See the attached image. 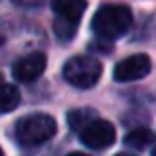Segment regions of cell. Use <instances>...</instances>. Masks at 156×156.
<instances>
[{"label": "cell", "mask_w": 156, "mask_h": 156, "mask_svg": "<svg viewBox=\"0 0 156 156\" xmlns=\"http://www.w3.org/2000/svg\"><path fill=\"white\" fill-rule=\"evenodd\" d=\"M133 24V12L122 4H107L97 10L93 16L91 28L99 38L103 40H115L126 34Z\"/></svg>", "instance_id": "6da1fadb"}, {"label": "cell", "mask_w": 156, "mask_h": 156, "mask_svg": "<svg viewBox=\"0 0 156 156\" xmlns=\"http://www.w3.org/2000/svg\"><path fill=\"white\" fill-rule=\"evenodd\" d=\"M16 140L24 146H38L48 142L50 138H53V134L57 133V125L55 119L44 113H36V115H28L22 117L16 122Z\"/></svg>", "instance_id": "7a4b0ae2"}, {"label": "cell", "mask_w": 156, "mask_h": 156, "mask_svg": "<svg viewBox=\"0 0 156 156\" xmlns=\"http://www.w3.org/2000/svg\"><path fill=\"white\" fill-rule=\"evenodd\" d=\"M103 65L91 55H75L63 65V77L77 89H89L101 79Z\"/></svg>", "instance_id": "3957f363"}, {"label": "cell", "mask_w": 156, "mask_h": 156, "mask_svg": "<svg viewBox=\"0 0 156 156\" xmlns=\"http://www.w3.org/2000/svg\"><path fill=\"white\" fill-rule=\"evenodd\" d=\"M79 133H81V142L93 150L109 148L115 142V126L109 121H103V119H93Z\"/></svg>", "instance_id": "277c9868"}, {"label": "cell", "mask_w": 156, "mask_h": 156, "mask_svg": "<svg viewBox=\"0 0 156 156\" xmlns=\"http://www.w3.org/2000/svg\"><path fill=\"white\" fill-rule=\"evenodd\" d=\"M150 71V59L148 55H144V53H136V55H130L126 57V59L119 61L117 65H115V79L117 81H136L140 79V77H144L146 73Z\"/></svg>", "instance_id": "5b68a950"}, {"label": "cell", "mask_w": 156, "mask_h": 156, "mask_svg": "<svg viewBox=\"0 0 156 156\" xmlns=\"http://www.w3.org/2000/svg\"><path fill=\"white\" fill-rule=\"evenodd\" d=\"M44 69H46V55L40 51H34L16 61L14 67H12V75L22 83H30V81H36L42 75Z\"/></svg>", "instance_id": "8992f818"}, {"label": "cell", "mask_w": 156, "mask_h": 156, "mask_svg": "<svg viewBox=\"0 0 156 156\" xmlns=\"http://www.w3.org/2000/svg\"><path fill=\"white\" fill-rule=\"evenodd\" d=\"M85 8H87L85 0H51V10L55 18L71 24H79Z\"/></svg>", "instance_id": "52a82bcc"}, {"label": "cell", "mask_w": 156, "mask_h": 156, "mask_svg": "<svg viewBox=\"0 0 156 156\" xmlns=\"http://www.w3.org/2000/svg\"><path fill=\"white\" fill-rule=\"evenodd\" d=\"M20 103V91L14 85L0 83V115L14 111Z\"/></svg>", "instance_id": "ba28073f"}, {"label": "cell", "mask_w": 156, "mask_h": 156, "mask_svg": "<svg viewBox=\"0 0 156 156\" xmlns=\"http://www.w3.org/2000/svg\"><path fill=\"white\" fill-rule=\"evenodd\" d=\"M125 142H126L129 148L142 150L144 146H148L150 142H152V133H150L148 129H134L125 136Z\"/></svg>", "instance_id": "9c48e42d"}, {"label": "cell", "mask_w": 156, "mask_h": 156, "mask_svg": "<svg viewBox=\"0 0 156 156\" xmlns=\"http://www.w3.org/2000/svg\"><path fill=\"white\" fill-rule=\"evenodd\" d=\"M95 119V113L89 109H83V111H73L69 113V126L73 130H81L87 122H91Z\"/></svg>", "instance_id": "30bf717a"}, {"label": "cell", "mask_w": 156, "mask_h": 156, "mask_svg": "<svg viewBox=\"0 0 156 156\" xmlns=\"http://www.w3.org/2000/svg\"><path fill=\"white\" fill-rule=\"evenodd\" d=\"M53 32H55V36H57L59 40L67 42V40H71L73 36H75L77 24H71V22H65V20L55 18V22H53Z\"/></svg>", "instance_id": "8fae6325"}, {"label": "cell", "mask_w": 156, "mask_h": 156, "mask_svg": "<svg viewBox=\"0 0 156 156\" xmlns=\"http://www.w3.org/2000/svg\"><path fill=\"white\" fill-rule=\"evenodd\" d=\"M12 2L20 4V6H36V4H40L42 0H12Z\"/></svg>", "instance_id": "7c38bea8"}, {"label": "cell", "mask_w": 156, "mask_h": 156, "mask_svg": "<svg viewBox=\"0 0 156 156\" xmlns=\"http://www.w3.org/2000/svg\"><path fill=\"white\" fill-rule=\"evenodd\" d=\"M67 156H87V154H83V152H69Z\"/></svg>", "instance_id": "4fadbf2b"}, {"label": "cell", "mask_w": 156, "mask_h": 156, "mask_svg": "<svg viewBox=\"0 0 156 156\" xmlns=\"http://www.w3.org/2000/svg\"><path fill=\"white\" fill-rule=\"evenodd\" d=\"M117 156H134V154H117Z\"/></svg>", "instance_id": "5bb4252c"}, {"label": "cell", "mask_w": 156, "mask_h": 156, "mask_svg": "<svg viewBox=\"0 0 156 156\" xmlns=\"http://www.w3.org/2000/svg\"><path fill=\"white\" fill-rule=\"evenodd\" d=\"M152 156H156V148H154V152H152Z\"/></svg>", "instance_id": "9a60e30c"}, {"label": "cell", "mask_w": 156, "mask_h": 156, "mask_svg": "<svg viewBox=\"0 0 156 156\" xmlns=\"http://www.w3.org/2000/svg\"><path fill=\"white\" fill-rule=\"evenodd\" d=\"M0 156H2V150H0Z\"/></svg>", "instance_id": "2e32d148"}]
</instances>
